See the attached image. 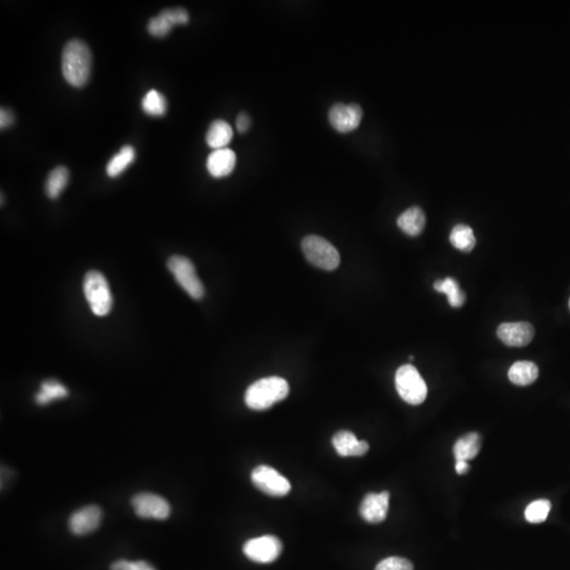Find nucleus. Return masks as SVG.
<instances>
[{"label":"nucleus","instance_id":"2","mask_svg":"<svg viewBox=\"0 0 570 570\" xmlns=\"http://www.w3.org/2000/svg\"><path fill=\"white\" fill-rule=\"evenodd\" d=\"M289 393L290 386L287 380L271 376L257 380L250 384L246 390L244 399L250 409L262 411L287 399Z\"/></svg>","mask_w":570,"mask_h":570},{"label":"nucleus","instance_id":"14","mask_svg":"<svg viewBox=\"0 0 570 570\" xmlns=\"http://www.w3.org/2000/svg\"><path fill=\"white\" fill-rule=\"evenodd\" d=\"M235 151L229 148L216 149L208 155L206 168L210 176L221 179L229 176L235 167Z\"/></svg>","mask_w":570,"mask_h":570},{"label":"nucleus","instance_id":"17","mask_svg":"<svg viewBox=\"0 0 570 570\" xmlns=\"http://www.w3.org/2000/svg\"><path fill=\"white\" fill-rule=\"evenodd\" d=\"M233 138V131L231 126L223 119H216L210 124L206 132V144L210 148L216 149L226 148L227 145L231 142Z\"/></svg>","mask_w":570,"mask_h":570},{"label":"nucleus","instance_id":"22","mask_svg":"<svg viewBox=\"0 0 570 570\" xmlns=\"http://www.w3.org/2000/svg\"><path fill=\"white\" fill-rule=\"evenodd\" d=\"M479 435L477 433H469L465 436L460 437L455 445H454L453 452L456 462L458 460H472L479 454L481 450V443H479Z\"/></svg>","mask_w":570,"mask_h":570},{"label":"nucleus","instance_id":"27","mask_svg":"<svg viewBox=\"0 0 570 570\" xmlns=\"http://www.w3.org/2000/svg\"><path fill=\"white\" fill-rule=\"evenodd\" d=\"M174 25L170 22V20L166 18L163 12L157 16L151 18L147 25V30L151 37H157V39H162V37H167L171 32Z\"/></svg>","mask_w":570,"mask_h":570},{"label":"nucleus","instance_id":"12","mask_svg":"<svg viewBox=\"0 0 570 570\" xmlns=\"http://www.w3.org/2000/svg\"><path fill=\"white\" fill-rule=\"evenodd\" d=\"M496 334L506 346L521 348L527 346L533 339L534 329L528 323H507L498 327Z\"/></svg>","mask_w":570,"mask_h":570},{"label":"nucleus","instance_id":"4","mask_svg":"<svg viewBox=\"0 0 570 570\" xmlns=\"http://www.w3.org/2000/svg\"><path fill=\"white\" fill-rule=\"evenodd\" d=\"M302 250L309 262L323 271H334L340 264V254L337 248L325 238L319 235H306L302 242Z\"/></svg>","mask_w":570,"mask_h":570},{"label":"nucleus","instance_id":"25","mask_svg":"<svg viewBox=\"0 0 570 570\" xmlns=\"http://www.w3.org/2000/svg\"><path fill=\"white\" fill-rule=\"evenodd\" d=\"M142 109L149 117H163L167 112V100L157 90H150L143 98Z\"/></svg>","mask_w":570,"mask_h":570},{"label":"nucleus","instance_id":"11","mask_svg":"<svg viewBox=\"0 0 570 570\" xmlns=\"http://www.w3.org/2000/svg\"><path fill=\"white\" fill-rule=\"evenodd\" d=\"M103 519V512L96 505L83 507L71 514L69 528L77 536H85L98 529Z\"/></svg>","mask_w":570,"mask_h":570},{"label":"nucleus","instance_id":"1","mask_svg":"<svg viewBox=\"0 0 570 570\" xmlns=\"http://www.w3.org/2000/svg\"><path fill=\"white\" fill-rule=\"evenodd\" d=\"M92 54L89 47L81 39H71L65 45L62 53V73L67 83L82 88L91 75Z\"/></svg>","mask_w":570,"mask_h":570},{"label":"nucleus","instance_id":"8","mask_svg":"<svg viewBox=\"0 0 570 570\" xmlns=\"http://www.w3.org/2000/svg\"><path fill=\"white\" fill-rule=\"evenodd\" d=\"M281 540L273 536L250 538L244 544L243 552L250 561L268 564L276 561L282 552Z\"/></svg>","mask_w":570,"mask_h":570},{"label":"nucleus","instance_id":"6","mask_svg":"<svg viewBox=\"0 0 570 570\" xmlns=\"http://www.w3.org/2000/svg\"><path fill=\"white\" fill-rule=\"evenodd\" d=\"M167 267L180 287L195 300L204 297L205 289L195 271V265L186 257L172 256L168 259Z\"/></svg>","mask_w":570,"mask_h":570},{"label":"nucleus","instance_id":"5","mask_svg":"<svg viewBox=\"0 0 570 570\" xmlns=\"http://www.w3.org/2000/svg\"><path fill=\"white\" fill-rule=\"evenodd\" d=\"M395 386L399 396L409 405L417 406L424 403L428 393L426 382L412 365H401L397 370Z\"/></svg>","mask_w":570,"mask_h":570},{"label":"nucleus","instance_id":"13","mask_svg":"<svg viewBox=\"0 0 570 570\" xmlns=\"http://www.w3.org/2000/svg\"><path fill=\"white\" fill-rule=\"evenodd\" d=\"M389 500L390 493L388 491L367 494L359 508L361 517L368 523H382L388 514Z\"/></svg>","mask_w":570,"mask_h":570},{"label":"nucleus","instance_id":"18","mask_svg":"<svg viewBox=\"0 0 570 570\" xmlns=\"http://www.w3.org/2000/svg\"><path fill=\"white\" fill-rule=\"evenodd\" d=\"M508 377L517 386H529L538 377V368L531 361H517L511 365Z\"/></svg>","mask_w":570,"mask_h":570},{"label":"nucleus","instance_id":"33","mask_svg":"<svg viewBox=\"0 0 570 570\" xmlns=\"http://www.w3.org/2000/svg\"><path fill=\"white\" fill-rule=\"evenodd\" d=\"M469 465L468 462H464V460H458L456 462L455 465V470L458 472V474H465V473L468 471Z\"/></svg>","mask_w":570,"mask_h":570},{"label":"nucleus","instance_id":"7","mask_svg":"<svg viewBox=\"0 0 570 570\" xmlns=\"http://www.w3.org/2000/svg\"><path fill=\"white\" fill-rule=\"evenodd\" d=\"M252 481L259 490L271 496H284L291 491V484L277 470L265 465L256 467L252 472Z\"/></svg>","mask_w":570,"mask_h":570},{"label":"nucleus","instance_id":"34","mask_svg":"<svg viewBox=\"0 0 570 570\" xmlns=\"http://www.w3.org/2000/svg\"><path fill=\"white\" fill-rule=\"evenodd\" d=\"M569 308H570V300H569Z\"/></svg>","mask_w":570,"mask_h":570},{"label":"nucleus","instance_id":"28","mask_svg":"<svg viewBox=\"0 0 570 570\" xmlns=\"http://www.w3.org/2000/svg\"><path fill=\"white\" fill-rule=\"evenodd\" d=\"M413 564L405 557H390L377 564L375 570H413Z\"/></svg>","mask_w":570,"mask_h":570},{"label":"nucleus","instance_id":"24","mask_svg":"<svg viewBox=\"0 0 570 570\" xmlns=\"http://www.w3.org/2000/svg\"><path fill=\"white\" fill-rule=\"evenodd\" d=\"M450 242L456 250L460 252H471L474 248L477 239L470 226L466 224H458L452 228L450 233Z\"/></svg>","mask_w":570,"mask_h":570},{"label":"nucleus","instance_id":"15","mask_svg":"<svg viewBox=\"0 0 570 570\" xmlns=\"http://www.w3.org/2000/svg\"><path fill=\"white\" fill-rule=\"evenodd\" d=\"M336 452L340 456H363L369 451V443L365 441H358L354 433L342 430L334 435L332 439Z\"/></svg>","mask_w":570,"mask_h":570},{"label":"nucleus","instance_id":"20","mask_svg":"<svg viewBox=\"0 0 570 570\" xmlns=\"http://www.w3.org/2000/svg\"><path fill=\"white\" fill-rule=\"evenodd\" d=\"M68 395V389L58 380H45L41 384V390L35 395V401L37 405L47 406L54 401L66 399Z\"/></svg>","mask_w":570,"mask_h":570},{"label":"nucleus","instance_id":"29","mask_svg":"<svg viewBox=\"0 0 570 570\" xmlns=\"http://www.w3.org/2000/svg\"><path fill=\"white\" fill-rule=\"evenodd\" d=\"M110 570H157L146 561H128L117 559L110 566Z\"/></svg>","mask_w":570,"mask_h":570},{"label":"nucleus","instance_id":"32","mask_svg":"<svg viewBox=\"0 0 570 570\" xmlns=\"http://www.w3.org/2000/svg\"><path fill=\"white\" fill-rule=\"evenodd\" d=\"M14 123V115L12 111L7 108H1L0 110V127L1 129L10 127Z\"/></svg>","mask_w":570,"mask_h":570},{"label":"nucleus","instance_id":"16","mask_svg":"<svg viewBox=\"0 0 570 570\" xmlns=\"http://www.w3.org/2000/svg\"><path fill=\"white\" fill-rule=\"evenodd\" d=\"M399 228L410 237H416L424 231L426 225V214L418 206L408 208L397 219Z\"/></svg>","mask_w":570,"mask_h":570},{"label":"nucleus","instance_id":"3","mask_svg":"<svg viewBox=\"0 0 570 570\" xmlns=\"http://www.w3.org/2000/svg\"><path fill=\"white\" fill-rule=\"evenodd\" d=\"M84 294L92 313L96 316H107L112 310L113 297L105 276L98 271H90L84 279Z\"/></svg>","mask_w":570,"mask_h":570},{"label":"nucleus","instance_id":"10","mask_svg":"<svg viewBox=\"0 0 570 570\" xmlns=\"http://www.w3.org/2000/svg\"><path fill=\"white\" fill-rule=\"evenodd\" d=\"M363 112L358 104L333 105L329 111V121L332 127L340 134L354 131L361 125Z\"/></svg>","mask_w":570,"mask_h":570},{"label":"nucleus","instance_id":"21","mask_svg":"<svg viewBox=\"0 0 570 570\" xmlns=\"http://www.w3.org/2000/svg\"><path fill=\"white\" fill-rule=\"evenodd\" d=\"M69 179H70V172H69L68 168L65 166H58L54 168L46 180V195L50 199H58L68 185Z\"/></svg>","mask_w":570,"mask_h":570},{"label":"nucleus","instance_id":"9","mask_svg":"<svg viewBox=\"0 0 570 570\" xmlns=\"http://www.w3.org/2000/svg\"><path fill=\"white\" fill-rule=\"evenodd\" d=\"M131 506L134 512L142 519H168L171 512L169 503L155 493L142 492L132 498Z\"/></svg>","mask_w":570,"mask_h":570},{"label":"nucleus","instance_id":"31","mask_svg":"<svg viewBox=\"0 0 570 570\" xmlns=\"http://www.w3.org/2000/svg\"><path fill=\"white\" fill-rule=\"evenodd\" d=\"M250 117L246 112H241L235 119V127L240 134H245L250 127Z\"/></svg>","mask_w":570,"mask_h":570},{"label":"nucleus","instance_id":"19","mask_svg":"<svg viewBox=\"0 0 570 570\" xmlns=\"http://www.w3.org/2000/svg\"><path fill=\"white\" fill-rule=\"evenodd\" d=\"M136 153L134 147L125 145L121 150L111 157L106 166V172L110 178L121 176L136 160Z\"/></svg>","mask_w":570,"mask_h":570},{"label":"nucleus","instance_id":"30","mask_svg":"<svg viewBox=\"0 0 570 570\" xmlns=\"http://www.w3.org/2000/svg\"><path fill=\"white\" fill-rule=\"evenodd\" d=\"M164 14L166 18L170 20L174 26L178 25H187L189 22V14L186 10L183 8H172V9L163 10Z\"/></svg>","mask_w":570,"mask_h":570},{"label":"nucleus","instance_id":"23","mask_svg":"<svg viewBox=\"0 0 570 570\" xmlns=\"http://www.w3.org/2000/svg\"><path fill=\"white\" fill-rule=\"evenodd\" d=\"M434 290L439 293L445 294L448 297V302L452 308H460L464 306L466 295L460 290L458 281L453 278L447 277L443 280H437L434 282Z\"/></svg>","mask_w":570,"mask_h":570},{"label":"nucleus","instance_id":"26","mask_svg":"<svg viewBox=\"0 0 570 570\" xmlns=\"http://www.w3.org/2000/svg\"><path fill=\"white\" fill-rule=\"evenodd\" d=\"M551 503L548 500H538L528 505L525 517L529 523H542L550 512Z\"/></svg>","mask_w":570,"mask_h":570}]
</instances>
